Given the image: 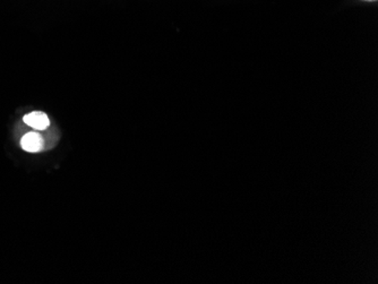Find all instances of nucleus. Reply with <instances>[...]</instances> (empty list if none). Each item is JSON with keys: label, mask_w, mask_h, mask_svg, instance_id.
Instances as JSON below:
<instances>
[{"label": "nucleus", "mask_w": 378, "mask_h": 284, "mask_svg": "<svg viewBox=\"0 0 378 284\" xmlns=\"http://www.w3.org/2000/svg\"><path fill=\"white\" fill-rule=\"evenodd\" d=\"M363 1H368V3H372V1H377V0H363Z\"/></svg>", "instance_id": "nucleus-3"}, {"label": "nucleus", "mask_w": 378, "mask_h": 284, "mask_svg": "<svg viewBox=\"0 0 378 284\" xmlns=\"http://www.w3.org/2000/svg\"><path fill=\"white\" fill-rule=\"evenodd\" d=\"M21 145H22L23 150H26V152L35 153V152L42 150L44 138H41V135H39L38 133L31 131V133L24 135V138L21 141Z\"/></svg>", "instance_id": "nucleus-1"}, {"label": "nucleus", "mask_w": 378, "mask_h": 284, "mask_svg": "<svg viewBox=\"0 0 378 284\" xmlns=\"http://www.w3.org/2000/svg\"><path fill=\"white\" fill-rule=\"evenodd\" d=\"M24 122L32 129H38V131H44V129H47L48 126L50 125L47 115L41 113V111L28 113L24 117Z\"/></svg>", "instance_id": "nucleus-2"}]
</instances>
